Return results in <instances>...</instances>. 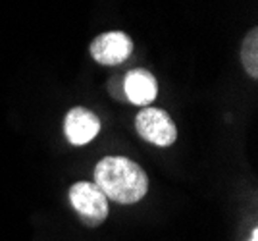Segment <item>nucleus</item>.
<instances>
[{"instance_id": "f257e3e1", "label": "nucleus", "mask_w": 258, "mask_h": 241, "mask_svg": "<svg viewBox=\"0 0 258 241\" xmlns=\"http://www.w3.org/2000/svg\"><path fill=\"white\" fill-rule=\"evenodd\" d=\"M95 186L119 205L139 203L149 191L147 172L125 156H106L95 166Z\"/></svg>"}, {"instance_id": "f03ea898", "label": "nucleus", "mask_w": 258, "mask_h": 241, "mask_svg": "<svg viewBox=\"0 0 258 241\" xmlns=\"http://www.w3.org/2000/svg\"><path fill=\"white\" fill-rule=\"evenodd\" d=\"M70 203L89 226L102 224L108 216V199L93 182H77L70 187Z\"/></svg>"}, {"instance_id": "7ed1b4c3", "label": "nucleus", "mask_w": 258, "mask_h": 241, "mask_svg": "<svg viewBox=\"0 0 258 241\" xmlns=\"http://www.w3.org/2000/svg\"><path fill=\"white\" fill-rule=\"evenodd\" d=\"M135 130L145 141L156 147H170L177 139V128L172 116L162 108L145 106L135 118Z\"/></svg>"}, {"instance_id": "20e7f679", "label": "nucleus", "mask_w": 258, "mask_h": 241, "mask_svg": "<svg viewBox=\"0 0 258 241\" xmlns=\"http://www.w3.org/2000/svg\"><path fill=\"white\" fill-rule=\"evenodd\" d=\"M93 60L102 66H118L133 52V41L123 31H108L93 39L89 46Z\"/></svg>"}, {"instance_id": "39448f33", "label": "nucleus", "mask_w": 258, "mask_h": 241, "mask_svg": "<svg viewBox=\"0 0 258 241\" xmlns=\"http://www.w3.org/2000/svg\"><path fill=\"white\" fill-rule=\"evenodd\" d=\"M100 132V120L95 112H91L85 106H74L64 118V133L66 139L76 145L83 147L91 143Z\"/></svg>"}, {"instance_id": "423d86ee", "label": "nucleus", "mask_w": 258, "mask_h": 241, "mask_svg": "<svg viewBox=\"0 0 258 241\" xmlns=\"http://www.w3.org/2000/svg\"><path fill=\"white\" fill-rule=\"evenodd\" d=\"M125 100L137 106H147L158 97V81L149 70H131L123 77Z\"/></svg>"}, {"instance_id": "0eeeda50", "label": "nucleus", "mask_w": 258, "mask_h": 241, "mask_svg": "<svg viewBox=\"0 0 258 241\" xmlns=\"http://www.w3.org/2000/svg\"><path fill=\"white\" fill-rule=\"evenodd\" d=\"M241 62L243 68L252 79L258 77V31L252 29L250 33L245 37L243 46H241Z\"/></svg>"}, {"instance_id": "6e6552de", "label": "nucleus", "mask_w": 258, "mask_h": 241, "mask_svg": "<svg viewBox=\"0 0 258 241\" xmlns=\"http://www.w3.org/2000/svg\"><path fill=\"white\" fill-rule=\"evenodd\" d=\"M108 91L119 100H125V93H123V79H118L114 77L110 83H108Z\"/></svg>"}, {"instance_id": "1a4fd4ad", "label": "nucleus", "mask_w": 258, "mask_h": 241, "mask_svg": "<svg viewBox=\"0 0 258 241\" xmlns=\"http://www.w3.org/2000/svg\"><path fill=\"white\" fill-rule=\"evenodd\" d=\"M248 241H258V230H256V228L252 230V233H250V239H248Z\"/></svg>"}]
</instances>
